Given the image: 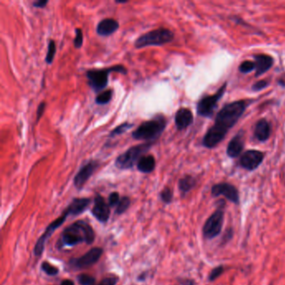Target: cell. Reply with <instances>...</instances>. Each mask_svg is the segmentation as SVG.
I'll use <instances>...</instances> for the list:
<instances>
[{"label":"cell","mask_w":285,"mask_h":285,"mask_svg":"<svg viewBox=\"0 0 285 285\" xmlns=\"http://www.w3.org/2000/svg\"><path fill=\"white\" fill-rule=\"evenodd\" d=\"M77 281L80 285H95L96 279L89 274H81L77 276Z\"/></svg>","instance_id":"f1b7e54d"},{"label":"cell","mask_w":285,"mask_h":285,"mask_svg":"<svg viewBox=\"0 0 285 285\" xmlns=\"http://www.w3.org/2000/svg\"><path fill=\"white\" fill-rule=\"evenodd\" d=\"M137 170L142 173H151L156 167V160L152 155H145L137 163Z\"/></svg>","instance_id":"44dd1931"},{"label":"cell","mask_w":285,"mask_h":285,"mask_svg":"<svg viewBox=\"0 0 285 285\" xmlns=\"http://www.w3.org/2000/svg\"><path fill=\"white\" fill-rule=\"evenodd\" d=\"M127 2H128V1H126V0H125V1H121V0H120V1H116V3H117V4H123V3H127Z\"/></svg>","instance_id":"ab89813d"},{"label":"cell","mask_w":285,"mask_h":285,"mask_svg":"<svg viewBox=\"0 0 285 285\" xmlns=\"http://www.w3.org/2000/svg\"><path fill=\"white\" fill-rule=\"evenodd\" d=\"M227 82H225L214 95L205 96L198 102L197 112L200 117L209 118L213 116L219 100L224 96L227 89Z\"/></svg>","instance_id":"ba28073f"},{"label":"cell","mask_w":285,"mask_h":285,"mask_svg":"<svg viewBox=\"0 0 285 285\" xmlns=\"http://www.w3.org/2000/svg\"><path fill=\"white\" fill-rule=\"evenodd\" d=\"M61 285H75V284L71 280H64L62 281Z\"/></svg>","instance_id":"f35d334b"},{"label":"cell","mask_w":285,"mask_h":285,"mask_svg":"<svg viewBox=\"0 0 285 285\" xmlns=\"http://www.w3.org/2000/svg\"><path fill=\"white\" fill-rule=\"evenodd\" d=\"M56 54V41H50L48 44V51H47L46 57H45V61L47 64H52L54 61V59Z\"/></svg>","instance_id":"4316f807"},{"label":"cell","mask_w":285,"mask_h":285,"mask_svg":"<svg viewBox=\"0 0 285 285\" xmlns=\"http://www.w3.org/2000/svg\"><path fill=\"white\" fill-rule=\"evenodd\" d=\"M174 39V33L166 28H158L141 35L135 42L137 49L147 46H162L172 42Z\"/></svg>","instance_id":"5b68a950"},{"label":"cell","mask_w":285,"mask_h":285,"mask_svg":"<svg viewBox=\"0 0 285 285\" xmlns=\"http://www.w3.org/2000/svg\"><path fill=\"white\" fill-rule=\"evenodd\" d=\"M265 155L263 152L256 150H249L245 151L244 154H243L240 159V165L242 167L248 170V171H253L258 168L260 164L263 163Z\"/></svg>","instance_id":"5bb4252c"},{"label":"cell","mask_w":285,"mask_h":285,"mask_svg":"<svg viewBox=\"0 0 285 285\" xmlns=\"http://www.w3.org/2000/svg\"><path fill=\"white\" fill-rule=\"evenodd\" d=\"M244 147V137L243 131H240L239 134L236 135L231 140L227 147V154L229 157L235 158L241 154Z\"/></svg>","instance_id":"ac0fdd59"},{"label":"cell","mask_w":285,"mask_h":285,"mask_svg":"<svg viewBox=\"0 0 285 285\" xmlns=\"http://www.w3.org/2000/svg\"><path fill=\"white\" fill-rule=\"evenodd\" d=\"M41 268V270L45 273L47 275H49V276H56L60 273V270H59V268L57 267L51 265L50 263L46 262V261L42 263Z\"/></svg>","instance_id":"484cf974"},{"label":"cell","mask_w":285,"mask_h":285,"mask_svg":"<svg viewBox=\"0 0 285 285\" xmlns=\"http://www.w3.org/2000/svg\"><path fill=\"white\" fill-rule=\"evenodd\" d=\"M193 123V115L187 108H180L175 115V124L179 131L187 128Z\"/></svg>","instance_id":"9a60e30c"},{"label":"cell","mask_w":285,"mask_h":285,"mask_svg":"<svg viewBox=\"0 0 285 285\" xmlns=\"http://www.w3.org/2000/svg\"><path fill=\"white\" fill-rule=\"evenodd\" d=\"M49 1L48 0H39L36 2L33 3V6L37 9H44V7L48 4Z\"/></svg>","instance_id":"8d00e7d4"},{"label":"cell","mask_w":285,"mask_h":285,"mask_svg":"<svg viewBox=\"0 0 285 285\" xmlns=\"http://www.w3.org/2000/svg\"><path fill=\"white\" fill-rule=\"evenodd\" d=\"M69 216H72V212H71V209H70V207H67L66 209L64 210V213H62L61 216H60L57 219H56L55 221H53L46 227L44 233L41 236V238L38 239V241H37L35 247H34V254H35V257L38 258V257H41L43 254L47 242L49 241L50 237L52 236L53 233L56 232V230L58 229L59 227L64 224Z\"/></svg>","instance_id":"52a82bcc"},{"label":"cell","mask_w":285,"mask_h":285,"mask_svg":"<svg viewBox=\"0 0 285 285\" xmlns=\"http://www.w3.org/2000/svg\"><path fill=\"white\" fill-rule=\"evenodd\" d=\"M91 200L88 198H76L73 199L68 207L72 212L73 217L81 215L90 206Z\"/></svg>","instance_id":"d6986e66"},{"label":"cell","mask_w":285,"mask_h":285,"mask_svg":"<svg viewBox=\"0 0 285 285\" xmlns=\"http://www.w3.org/2000/svg\"><path fill=\"white\" fill-rule=\"evenodd\" d=\"M100 165L101 163L98 161L91 160L79 170L76 177L74 178V185L76 189L81 190L83 188L84 184L87 183L96 170L99 168Z\"/></svg>","instance_id":"8fae6325"},{"label":"cell","mask_w":285,"mask_h":285,"mask_svg":"<svg viewBox=\"0 0 285 285\" xmlns=\"http://www.w3.org/2000/svg\"><path fill=\"white\" fill-rule=\"evenodd\" d=\"M255 60V66H256V73L255 76H262L263 74L267 72L268 70H270L273 64H274V59L268 55L265 54H259L256 56H253Z\"/></svg>","instance_id":"e0dca14e"},{"label":"cell","mask_w":285,"mask_h":285,"mask_svg":"<svg viewBox=\"0 0 285 285\" xmlns=\"http://www.w3.org/2000/svg\"><path fill=\"white\" fill-rule=\"evenodd\" d=\"M160 198L161 200H162L164 204H171L172 202V199H173V192H172V190L171 189L170 187H168V186H166V187L161 192Z\"/></svg>","instance_id":"83f0119b"},{"label":"cell","mask_w":285,"mask_h":285,"mask_svg":"<svg viewBox=\"0 0 285 285\" xmlns=\"http://www.w3.org/2000/svg\"><path fill=\"white\" fill-rule=\"evenodd\" d=\"M182 285H194V282L191 280H184L181 281Z\"/></svg>","instance_id":"74e56055"},{"label":"cell","mask_w":285,"mask_h":285,"mask_svg":"<svg viewBox=\"0 0 285 285\" xmlns=\"http://www.w3.org/2000/svg\"><path fill=\"white\" fill-rule=\"evenodd\" d=\"M120 194L117 192H111L108 197V204L110 207H117L120 203Z\"/></svg>","instance_id":"1f68e13d"},{"label":"cell","mask_w":285,"mask_h":285,"mask_svg":"<svg viewBox=\"0 0 285 285\" xmlns=\"http://www.w3.org/2000/svg\"><path fill=\"white\" fill-rule=\"evenodd\" d=\"M96 239L93 227L83 220H79L70 224L62 232L57 243L59 249L71 247L81 244H92Z\"/></svg>","instance_id":"7a4b0ae2"},{"label":"cell","mask_w":285,"mask_h":285,"mask_svg":"<svg viewBox=\"0 0 285 285\" xmlns=\"http://www.w3.org/2000/svg\"><path fill=\"white\" fill-rule=\"evenodd\" d=\"M112 72L126 75L127 70L124 65L117 64L111 67L88 70L86 72V77L89 80L88 84L96 93H99L107 86L109 76Z\"/></svg>","instance_id":"277c9868"},{"label":"cell","mask_w":285,"mask_h":285,"mask_svg":"<svg viewBox=\"0 0 285 285\" xmlns=\"http://www.w3.org/2000/svg\"><path fill=\"white\" fill-rule=\"evenodd\" d=\"M113 96V90H107L101 92L96 97V103L97 105H106L111 102Z\"/></svg>","instance_id":"cb8c5ba5"},{"label":"cell","mask_w":285,"mask_h":285,"mask_svg":"<svg viewBox=\"0 0 285 285\" xmlns=\"http://www.w3.org/2000/svg\"><path fill=\"white\" fill-rule=\"evenodd\" d=\"M223 273H224V267L223 266H218L217 268H214L210 274V281H213L216 279H218V277L220 276Z\"/></svg>","instance_id":"e575fe53"},{"label":"cell","mask_w":285,"mask_h":285,"mask_svg":"<svg viewBox=\"0 0 285 285\" xmlns=\"http://www.w3.org/2000/svg\"><path fill=\"white\" fill-rule=\"evenodd\" d=\"M153 143L145 142L139 145L131 146L123 154L117 157L115 166L120 170H128L131 169L135 165H137L141 158L145 156L147 151H150Z\"/></svg>","instance_id":"8992f818"},{"label":"cell","mask_w":285,"mask_h":285,"mask_svg":"<svg viewBox=\"0 0 285 285\" xmlns=\"http://www.w3.org/2000/svg\"><path fill=\"white\" fill-rule=\"evenodd\" d=\"M196 184H197L196 178H193L192 176L187 175V176H185L184 178H181L180 180H179V182H178V188H179L180 192L183 194H186L196 186Z\"/></svg>","instance_id":"7402d4cb"},{"label":"cell","mask_w":285,"mask_h":285,"mask_svg":"<svg viewBox=\"0 0 285 285\" xmlns=\"http://www.w3.org/2000/svg\"><path fill=\"white\" fill-rule=\"evenodd\" d=\"M120 23L114 19H104L99 22L96 27V32L101 36H110L119 29Z\"/></svg>","instance_id":"2e32d148"},{"label":"cell","mask_w":285,"mask_h":285,"mask_svg":"<svg viewBox=\"0 0 285 285\" xmlns=\"http://www.w3.org/2000/svg\"><path fill=\"white\" fill-rule=\"evenodd\" d=\"M45 107H46V103L45 102H41V104L39 105L38 108H37V111H36V117H37L36 122H39V121L41 120V117L43 116Z\"/></svg>","instance_id":"d590c367"},{"label":"cell","mask_w":285,"mask_h":285,"mask_svg":"<svg viewBox=\"0 0 285 285\" xmlns=\"http://www.w3.org/2000/svg\"><path fill=\"white\" fill-rule=\"evenodd\" d=\"M248 102L244 100L236 101L225 105L218 112L215 122L204 137L203 145L207 148H214L224 140L230 129L243 116Z\"/></svg>","instance_id":"6da1fadb"},{"label":"cell","mask_w":285,"mask_h":285,"mask_svg":"<svg viewBox=\"0 0 285 285\" xmlns=\"http://www.w3.org/2000/svg\"><path fill=\"white\" fill-rule=\"evenodd\" d=\"M211 192L213 197L223 195L229 201L233 202V204H239V191L232 184L227 183L216 184L212 187Z\"/></svg>","instance_id":"4fadbf2b"},{"label":"cell","mask_w":285,"mask_h":285,"mask_svg":"<svg viewBox=\"0 0 285 285\" xmlns=\"http://www.w3.org/2000/svg\"><path fill=\"white\" fill-rule=\"evenodd\" d=\"M255 69H256L255 63L253 61H246L243 62L239 65V71L243 73V74H247V73L251 72V71H253Z\"/></svg>","instance_id":"f546056e"},{"label":"cell","mask_w":285,"mask_h":285,"mask_svg":"<svg viewBox=\"0 0 285 285\" xmlns=\"http://www.w3.org/2000/svg\"><path fill=\"white\" fill-rule=\"evenodd\" d=\"M224 211L218 209L207 218L203 228L205 239H213L220 234L224 224Z\"/></svg>","instance_id":"30bf717a"},{"label":"cell","mask_w":285,"mask_h":285,"mask_svg":"<svg viewBox=\"0 0 285 285\" xmlns=\"http://www.w3.org/2000/svg\"><path fill=\"white\" fill-rule=\"evenodd\" d=\"M131 205V199L128 197H122L120 200V203L116 208V214L122 215L125 213Z\"/></svg>","instance_id":"d4e9b609"},{"label":"cell","mask_w":285,"mask_h":285,"mask_svg":"<svg viewBox=\"0 0 285 285\" xmlns=\"http://www.w3.org/2000/svg\"><path fill=\"white\" fill-rule=\"evenodd\" d=\"M76 32V37L74 39V46L76 47V49H80L81 48L83 45V31L81 28H76L75 29Z\"/></svg>","instance_id":"4dcf8cb0"},{"label":"cell","mask_w":285,"mask_h":285,"mask_svg":"<svg viewBox=\"0 0 285 285\" xmlns=\"http://www.w3.org/2000/svg\"><path fill=\"white\" fill-rule=\"evenodd\" d=\"M133 126H134L133 123H122V125H118L117 127L112 130L110 132V134H109L108 137H110V138H113V137H117V136H120V135H122L123 133H125V131H127L130 129L132 128Z\"/></svg>","instance_id":"603a6c76"},{"label":"cell","mask_w":285,"mask_h":285,"mask_svg":"<svg viewBox=\"0 0 285 285\" xmlns=\"http://www.w3.org/2000/svg\"><path fill=\"white\" fill-rule=\"evenodd\" d=\"M119 281V279L117 277H108L105 278L97 285H117Z\"/></svg>","instance_id":"836d02e7"},{"label":"cell","mask_w":285,"mask_h":285,"mask_svg":"<svg viewBox=\"0 0 285 285\" xmlns=\"http://www.w3.org/2000/svg\"><path fill=\"white\" fill-rule=\"evenodd\" d=\"M268 84H269V82L267 81H265V80H262V81H257L256 83H254L252 86V90L253 91H260V90H264L266 87H268Z\"/></svg>","instance_id":"d6a6232c"},{"label":"cell","mask_w":285,"mask_h":285,"mask_svg":"<svg viewBox=\"0 0 285 285\" xmlns=\"http://www.w3.org/2000/svg\"><path fill=\"white\" fill-rule=\"evenodd\" d=\"M271 129L270 125L268 121L265 119H261L257 122L254 129V135L258 140L260 142H265L270 137Z\"/></svg>","instance_id":"ffe728a7"},{"label":"cell","mask_w":285,"mask_h":285,"mask_svg":"<svg viewBox=\"0 0 285 285\" xmlns=\"http://www.w3.org/2000/svg\"><path fill=\"white\" fill-rule=\"evenodd\" d=\"M91 213L102 224H106L111 215V209L109 204L101 195H96L94 199V207Z\"/></svg>","instance_id":"7c38bea8"},{"label":"cell","mask_w":285,"mask_h":285,"mask_svg":"<svg viewBox=\"0 0 285 285\" xmlns=\"http://www.w3.org/2000/svg\"><path fill=\"white\" fill-rule=\"evenodd\" d=\"M102 254H103V249L102 247H93L81 257L70 259L68 265L71 269H74V270L85 269L96 265L102 258Z\"/></svg>","instance_id":"9c48e42d"},{"label":"cell","mask_w":285,"mask_h":285,"mask_svg":"<svg viewBox=\"0 0 285 285\" xmlns=\"http://www.w3.org/2000/svg\"><path fill=\"white\" fill-rule=\"evenodd\" d=\"M166 117L157 115L154 118L142 123L133 132L132 137L138 141L153 143L162 136L166 127Z\"/></svg>","instance_id":"3957f363"}]
</instances>
